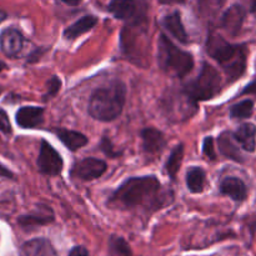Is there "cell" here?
<instances>
[{
    "label": "cell",
    "mask_w": 256,
    "mask_h": 256,
    "mask_svg": "<svg viewBox=\"0 0 256 256\" xmlns=\"http://www.w3.org/2000/svg\"><path fill=\"white\" fill-rule=\"evenodd\" d=\"M60 88H62V80H60L56 75H54V76L48 82V92L46 94L44 95V99H49V98L55 96V95L59 92Z\"/></svg>",
    "instance_id": "cell-26"
},
{
    "label": "cell",
    "mask_w": 256,
    "mask_h": 256,
    "mask_svg": "<svg viewBox=\"0 0 256 256\" xmlns=\"http://www.w3.org/2000/svg\"><path fill=\"white\" fill-rule=\"evenodd\" d=\"M6 18H8V12H5V10L0 9V24H2V22H5V20H6Z\"/></svg>",
    "instance_id": "cell-36"
},
{
    "label": "cell",
    "mask_w": 256,
    "mask_h": 256,
    "mask_svg": "<svg viewBox=\"0 0 256 256\" xmlns=\"http://www.w3.org/2000/svg\"><path fill=\"white\" fill-rule=\"evenodd\" d=\"M248 4V9L250 12H256V0H242Z\"/></svg>",
    "instance_id": "cell-34"
},
{
    "label": "cell",
    "mask_w": 256,
    "mask_h": 256,
    "mask_svg": "<svg viewBox=\"0 0 256 256\" xmlns=\"http://www.w3.org/2000/svg\"><path fill=\"white\" fill-rule=\"evenodd\" d=\"M108 10L115 19L122 20L126 25L145 24L148 20V6L144 0H112Z\"/></svg>",
    "instance_id": "cell-6"
},
{
    "label": "cell",
    "mask_w": 256,
    "mask_h": 256,
    "mask_svg": "<svg viewBox=\"0 0 256 256\" xmlns=\"http://www.w3.org/2000/svg\"><path fill=\"white\" fill-rule=\"evenodd\" d=\"M222 5V0H199V10L205 18L216 16Z\"/></svg>",
    "instance_id": "cell-25"
},
{
    "label": "cell",
    "mask_w": 256,
    "mask_h": 256,
    "mask_svg": "<svg viewBox=\"0 0 256 256\" xmlns=\"http://www.w3.org/2000/svg\"><path fill=\"white\" fill-rule=\"evenodd\" d=\"M162 184L154 175L132 176L125 180L110 196V205L118 209H132L155 199Z\"/></svg>",
    "instance_id": "cell-2"
},
{
    "label": "cell",
    "mask_w": 256,
    "mask_h": 256,
    "mask_svg": "<svg viewBox=\"0 0 256 256\" xmlns=\"http://www.w3.org/2000/svg\"><path fill=\"white\" fill-rule=\"evenodd\" d=\"M206 52L232 82L244 75L248 62V49L244 44H232L222 35L212 32L206 40Z\"/></svg>",
    "instance_id": "cell-1"
},
{
    "label": "cell",
    "mask_w": 256,
    "mask_h": 256,
    "mask_svg": "<svg viewBox=\"0 0 256 256\" xmlns=\"http://www.w3.org/2000/svg\"><path fill=\"white\" fill-rule=\"evenodd\" d=\"M58 135L60 142L65 145L69 150L72 152H76V150L82 149V146L88 144V138L84 134L79 132H74V130H68V129H58L55 132Z\"/></svg>",
    "instance_id": "cell-20"
},
{
    "label": "cell",
    "mask_w": 256,
    "mask_h": 256,
    "mask_svg": "<svg viewBox=\"0 0 256 256\" xmlns=\"http://www.w3.org/2000/svg\"><path fill=\"white\" fill-rule=\"evenodd\" d=\"M52 222H54V212L49 206H40L35 212L22 215L18 219V224L22 229H32V228L48 225Z\"/></svg>",
    "instance_id": "cell-14"
},
{
    "label": "cell",
    "mask_w": 256,
    "mask_h": 256,
    "mask_svg": "<svg viewBox=\"0 0 256 256\" xmlns=\"http://www.w3.org/2000/svg\"><path fill=\"white\" fill-rule=\"evenodd\" d=\"M0 178H6V179H15L14 172H10L5 165L0 162Z\"/></svg>",
    "instance_id": "cell-32"
},
{
    "label": "cell",
    "mask_w": 256,
    "mask_h": 256,
    "mask_svg": "<svg viewBox=\"0 0 256 256\" xmlns=\"http://www.w3.org/2000/svg\"><path fill=\"white\" fill-rule=\"evenodd\" d=\"M68 256H89V252L85 246H74Z\"/></svg>",
    "instance_id": "cell-30"
},
{
    "label": "cell",
    "mask_w": 256,
    "mask_h": 256,
    "mask_svg": "<svg viewBox=\"0 0 256 256\" xmlns=\"http://www.w3.org/2000/svg\"><path fill=\"white\" fill-rule=\"evenodd\" d=\"M102 149L104 150V152L106 155H109L110 158L112 156H118V152H112V142H110L109 139H106V138H104V139L102 140Z\"/></svg>",
    "instance_id": "cell-29"
},
{
    "label": "cell",
    "mask_w": 256,
    "mask_h": 256,
    "mask_svg": "<svg viewBox=\"0 0 256 256\" xmlns=\"http://www.w3.org/2000/svg\"><path fill=\"white\" fill-rule=\"evenodd\" d=\"M98 24V18L94 15H85V16L80 18L75 22L66 28L64 30V38L68 40H74L76 38L82 36L85 32H90L95 25Z\"/></svg>",
    "instance_id": "cell-19"
},
{
    "label": "cell",
    "mask_w": 256,
    "mask_h": 256,
    "mask_svg": "<svg viewBox=\"0 0 256 256\" xmlns=\"http://www.w3.org/2000/svg\"><path fill=\"white\" fill-rule=\"evenodd\" d=\"M0 132L5 135L12 134V124L8 114L2 109H0Z\"/></svg>",
    "instance_id": "cell-28"
},
{
    "label": "cell",
    "mask_w": 256,
    "mask_h": 256,
    "mask_svg": "<svg viewBox=\"0 0 256 256\" xmlns=\"http://www.w3.org/2000/svg\"><path fill=\"white\" fill-rule=\"evenodd\" d=\"M158 62L162 72L172 76H186L194 68V56L190 52L179 49L166 35L162 34L158 42Z\"/></svg>",
    "instance_id": "cell-4"
},
{
    "label": "cell",
    "mask_w": 256,
    "mask_h": 256,
    "mask_svg": "<svg viewBox=\"0 0 256 256\" xmlns=\"http://www.w3.org/2000/svg\"><path fill=\"white\" fill-rule=\"evenodd\" d=\"M125 102L126 85L122 80H112L92 92L88 110L92 119L109 122L122 115Z\"/></svg>",
    "instance_id": "cell-3"
},
{
    "label": "cell",
    "mask_w": 256,
    "mask_h": 256,
    "mask_svg": "<svg viewBox=\"0 0 256 256\" xmlns=\"http://www.w3.org/2000/svg\"><path fill=\"white\" fill-rule=\"evenodd\" d=\"M62 2H64V4L69 5V6H76V5H79L82 0H62Z\"/></svg>",
    "instance_id": "cell-35"
},
{
    "label": "cell",
    "mask_w": 256,
    "mask_h": 256,
    "mask_svg": "<svg viewBox=\"0 0 256 256\" xmlns=\"http://www.w3.org/2000/svg\"><path fill=\"white\" fill-rule=\"evenodd\" d=\"M182 159H184V144H178L170 152L169 159H168L166 165H165L168 174L172 180L176 179V175L179 172L180 166H182Z\"/></svg>",
    "instance_id": "cell-22"
},
{
    "label": "cell",
    "mask_w": 256,
    "mask_h": 256,
    "mask_svg": "<svg viewBox=\"0 0 256 256\" xmlns=\"http://www.w3.org/2000/svg\"><path fill=\"white\" fill-rule=\"evenodd\" d=\"M252 112H254V102L246 99L232 105L230 109V116L234 119H248L252 116Z\"/></svg>",
    "instance_id": "cell-24"
},
{
    "label": "cell",
    "mask_w": 256,
    "mask_h": 256,
    "mask_svg": "<svg viewBox=\"0 0 256 256\" xmlns=\"http://www.w3.org/2000/svg\"><path fill=\"white\" fill-rule=\"evenodd\" d=\"M202 152L209 160L216 159V152L214 148V139L212 136H206L202 142Z\"/></svg>",
    "instance_id": "cell-27"
},
{
    "label": "cell",
    "mask_w": 256,
    "mask_h": 256,
    "mask_svg": "<svg viewBox=\"0 0 256 256\" xmlns=\"http://www.w3.org/2000/svg\"><path fill=\"white\" fill-rule=\"evenodd\" d=\"M236 139L232 132H222L218 138V146L222 155L235 162H244V156L236 145Z\"/></svg>",
    "instance_id": "cell-15"
},
{
    "label": "cell",
    "mask_w": 256,
    "mask_h": 256,
    "mask_svg": "<svg viewBox=\"0 0 256 256\" xmlns=\"http://www.w3.org/2000/svg\"><path fill=\"white\" fill-rule=\"evenodd\" d=\"M206 184V174L199 166H194L186 174V186L192 194H199L204 190Z\"/></svg>",
    "instance_id": "cell-21"
},
{
    "label": "cell",
    "mask_w": 256,
    "mask_h": 256,
    "mask_svg": "<svg viewBox=\"0 0 256 256\" xmlns=\"http://www.w3.org/2000/svg\"><path fill=\"white\" fill-rule=\"evenodd\" d=\"M36 165L38 170L42 174L49 175V176H56V175L62 174L64 162H62V155L46 140H42Z\"/></svg>",
    "instance_id": "cell-7"
},
{
    "label": "cell",
    "mask_w": 256,
    "mask_h": 256,
    "mask_svg": "<svg viewBox=\"0 0 256 256\" xmlns=\"http://www.w3.org/2000/svg\"><path fill=\"white\" fill-rule=\"evenodd\" d=\"M108 256H132V248L124 238L112 235L109 239Z\"/></svg>",
    "instance_id": "cell-23"
},
{
    "label": "cell",
    "mask_w": 256,
    "mask_h": 256,
    "mask_svg": "<svg viewBox=\"0 0 256 256\" xmlns=\"http://www.w3.org/2000/svg\"><path fill=\"white\" fill-rule=\"evenodd\" d=\"M248 94L255 95L256 96V76H255V79L252 80L250 84H248L246 86H245V89L242 92V95H248Z\"/></svg>",
    "instance_id": "cell-31"
},
{
    "label": "cell",
    "mask_w": 256,
    "mask_h": 256,
    "mask_svg": "<svg viewBox=\"0 0 256 256\" xmlns=\"http://www.w3.org/2000/svg\"><path fill=\"white\" fill-rule=\"evenodd\" d=\"M106 169L108 165L104 160L96 159V158H85V159L80 160L72 165L70 174L75 179L92 182V180H96L100 176H102Z\"/></svg>",
    "instance_id": "cell-8"
},
{
    "label": "cell",
    "mask_w": 256,
    "mask_h": 256,
    "mask_svg": "<svg viewBox=\"0 0 256 256\" xmlns=\"http://www.w3.org/2000/svg\"><path fill=\"white\" fill-rule=\"evenodd\" d=\"M19 256H58L52 242L45 238H36L20 246Z\"/></svg>",
    "instance_id": "cell-12"
},
{
    "label": "cell",
    "mask_w": 256,
    "mask_h": 256,
    "mask_svg": "<svg viewBox=\"0 0 256 256\" xmlns=\"http://www.w3.org/2000/svg\"><path fill=\"white\" fill-rule=\"evenodd\" d=\"M160 4L164 5H174V4H184L186 0H158Z\"/></svg>",
    "instance_id": "cell-33"
},
{
    "label": "cell",
    "mask_w": 256,
    "mask_h": 256,
    "mask_svg": "<svg viewBox=\"0 0 256 256\" xmlns=\"http://www.w3.org/2000/svg\"><path fill=\"white\" fill-rule=\"evenodd\" d=\"M246 16V10L239 4H234L222 14L220 19V28L232 36H236L242 30Z\"/></svg>",
    "instance_id": "cell-10"
},
{
    "label": "cell",
    "mask_w": 256,
    "mask_h": 256,
    "mask_svg": "<svg viewBox=\"0 0 256 256\" xmlns=\"http://www.w3.org/2000/svg\"><path fill=\"white\" fill-rule=\"evenodd\" d=\"M15 122L22 129H35L44 122V108L22 106L15 114Z\"/></svg>",
    "instance_id": "cell-11"
},
{
    "label": "cell",
    "mask_w": 256,
    "mask_h": 256,
    "mask_svg": "<svg viewBox=\"0 0 256 256\" xmlns=\"http://www.w3.org/2000/svg\"><path fill=\"white\" fill-rule=\"evenodd\" d=\"M220 192L238 202H244L248 198L246 185L242 179L235 176H228L220 182Z\"/></svg>",
    "instance_id": "cell-17"
},
{
    "label": "cell",
    "mask_w": 256,
    "mask_h": 256,
    "mask_svg": "<svg viewBox=\"0 0 256 256\" xmlns=\"http://www.w3.org/2000/svg\"><path fill=\"white\" fill-rule=\"evenodd\" d=\"M162 25L179 42H182V44H188L189 42V35H188L186 30H185V26L182 20V15H180L179 12H174L172 14L165 15L162 20Z\"/></svg>",
    "instance_id": "cell-16"
},
{
    "label": "cell",
    "mask_w": 256,
    "mask_h": 256,
    "mask_svg": "<svg viewBox=\"0 0 256 256\" xmlns=\"http://www.w3.org/2000/svg\"><path fill=\"white\" fill-rule=\"evenodd\" d=\"M24 35L16 28H5L0 32V50L5 56L10 59L19 56L24 48Z\"/></svg>",
    "instance_id": "cell-9"
},
{
    "label": "cell",
    "mask_w": 256,
    "mask_h": 256,
    "mask_svg": "<svg viewBox=\"0 0 256 256\" xmlns=\"http://www.w3.org/2000/svg\"><path fill=\"white\" fill-rule=\"evenodd\" d=\"M182 90L195 102L210 100L222 90V76L212 65L209 62H202L198 76L185 84Z\"/></svg>",
    "instance_id": "cell-5"
},
{
    "label": "cell",
    "mask_w": 256,
    "mask_h": 256,
    "mask_svg": "<svg viewBox=\"0 0 256 256\" xmlns=\"http://www.w3.org/2000/svg\"><path fill=\"white\" fill-rule=\"evenodd\" d=\"M234 136L245 152H254L256 150V126L254 124H242L234 132Z\"/></svg>",
    "instance_id": "cell-18"
},
{
    "label": "cell",
    "mask_w": 256,
    "mask_h": 256,
    "mask_svg": "<svg viewBox=\"0 0 256 256\" xmlns=\"http://www.w3.org/2000/svg\"><path fill=\"white\" fill-rule=\"evenodd\" d=\"M142 149L146 154H160L166 145L165 135L155 128H145L142 132Z\"/></svg>",
    "instance_id": "cell-13"
},
{
    "label": "cell",
    "mask_w": 256,
    "mask_h": 256,
    "mask_svg": "<svg viewBox=\"0 0 256 256\" xmlns=\"http://www.w3.org/2000/svg\"><path fill=\"white\" fill-rule=\"evenodd\" d=\"M6 69V64H5L4 62H0V72H2V70Z\"/></svg>",
    "instance_id": "cell-37"
}]
</instances>
